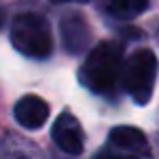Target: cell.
<instances>
[{"mask_svg": "<svg viewBox=\"0 0 159 159\" xmlns=\"http://www.w3.org/2000/svg\"><path fill=\"white\" fill-rule=\"evenodd\" d=\"M122 66V48L113 42H102L87 52L81 68V81L96 94H107L113 89Z\"/></svg>", "mask_w": 159, "mask_h": 159, "instance_id": "6da1fadb", "label": "cell"}, {"mask_svg": "<svg viewBox=\"0 0 159 159\" xmlns=\"http://www.w3.org/2000/svg\"><path fill=\"white\" fill-rule=\"evenodd\" d=\"M11 44L31 59H46L52 52V33L48 22L37 13H22L13 20Z\"/></svg>", "mask_w": 159, "mask_h": 159, "instance_id": "7a4b0ae2", "label": "cell"}, {"mask_svg": "<svg viewBox=\"0 0 159 159\" xmlns=\"http://www.w3.org/2000/svg\"><path fill=\"white\" fill-rule=\"evenodd\" d=\"M157 55L148 48L135 50L124 63V87L133 102L146 105L152 98L157 79Z\"/></svg>", "mask_w": 159, "mask_h": 159, "instance_id": "3957f363", "label": "cell"}, {"mask_svg": "<svg viewBox=\"0 0 159 159\" xmlns=\"http://www.w3.org/2000/svg\"><path fill=\"white\" fill-rule=\"evenodd\" d=\"M52 139L68 155H81L85 148V133L76 116L63 111L52 122Z\"/></svg>", "mask_w": 159, "mask_h": 159, "instance_id": "277c9868", "label": "cell"}, {"mask_svg": "<svg viewBox=\"0 0 159 159\" xmlns=\"http://www.w3.org/2000/svg\"><path fill=\"white\" fill-rule=\"evenodd\" d=\"M61 39H63V48L72 55H83L89 46L92 39V31L87 20L83 18V13H70L63 16L61 20Z\"/></svg>", "mask_w": 159, "mask_h": 159, "instance_id": "5b68a950", "label": "cell"}, {"mask_svg": "<svg viewBox=\"0 0 159 159\" xmlns=\"http://www.w3.org/2000/svg\"><path fill=\"white\" fill-rule=\"evenodd\" d=\"M13 116H16L18 124H22L24 129H42L50 116V107L44 98H39L35 94H26L16 102Z\"/></svg>", "mask_w": 159, "mask_h": 159, "instance_id": "8992f818", "label": "cell"}, {"mask_svg": "<svg viewBox=\"0 0 159 159\" xmlns=\"http://www.w3.org/2000/svg\"><path fill=\"white\" fill-rule=\"evenodd\" d=\"M109 142H111V146L122 148V150H133V152L148 150L146 135L135 126H116V129H111Z\"/></svg>", "mask_w": 159, "mask_h": 159, "instance_id": "52a82bcc", "label": "cell"}, {"mask_svg": "<svg viewBox=\"0 0 159 159\" xmlns=\"http://www.w3.org/2000/svg\"><path fill=\"white\" fill-rule=\"evenodd\" d=\"M150 0H107V11L118 20H131L148 9Z\"/></svg>", "mask_w": 159, "mask_h": 159, "instance_id": "ba28073f", "label": "cell"}, {"mask_svg": "<svg viewBox=\"0 0 159 159\" xmlns=\"http://www.w3.org/2000/svg\"><path fill=\"white\" fill-rule=\"evenodd\" d=\"M94 159H150V152L148 150H142V152H133V150H122V148H116V146H109L100 152L94 155Z\"/></svg>", "mask_w": 159, "mask_h": 159, "instance_id": "9c48e42d", "label": "cell"}, {"mask_svg": "<svg viewBox=\"0 0 159 159\" xmlns=\"http://www.w3.org/2000/svg\"><path fill=\"white\" fill-rule=\"evenodd\" d=\"M52 2H70V0H52Z\"/></svg>", "mask_w": 159, "mask_h": 159, "instance_id": "30bf717a", "label": "cell"}, {"mask_svg": "<svg viewBox=\"0 0 159 159\" xmlns=\"http://www.w3.org/2000/svg\"><path fill=\"white\" fill-rule=\"evenodd\" d=\"M76 2H89V0H76Z\"/></svg>", "mask_w": 159, "mask_h": 159, "instance_id": "8fae6325", "label": "cell"}, {"mask_svg": "<svg viewBox=\"0 0 159 159\" xmlns=\"http://www.w3.org/2000/svg\"><path fill=\"white\" fill-rule=\"evenodd\" d=\"M157 37H159V29H157Z\"/></svg>", "mask_w": 159, "mask_h": 159, "instance_id": "7c38bea8", "label": "cell"}]
</instances>
